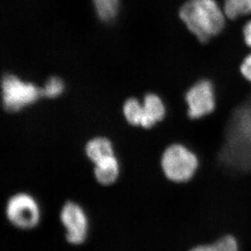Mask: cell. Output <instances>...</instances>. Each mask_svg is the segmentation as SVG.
<instances>
[{
    "label": "cell",
    "mask_w": 251,
    "mask_h": 251,
    "mask_svg": "<svg viewBox=\"0 0 251 251\" xmlns=\"http://www.w3.org/2000/svg\"><path fill=\"white\" fill-rule=\"evenodd\" d=\"M119 171L118 160L113 155L96 163L94 173L98 182L103 185H108L116 181L118 177Z\"/></svg>",
    "instance_id": "cell-8"
},
{
    "label": "cell",
    "mask_w": 251,
    "mask_h": 251,
    "mask_svg": "<svg viewBox=\"0 0 251 251\" xmlns=\"http://www.w3.org/2000/svg\"><path fill=\"white\" fill-rule=\"evenodd\" d=\"M180 17L200 43L218 35L227 18L216 0H188L180 8Z\"/></svg>",
    "instance_id": "cell-1"
},
{
    "label": "cell",
    "mask_w": 251,
    "mask_h": 251,
    "mask_svg": "<svg viewBox=\"0 0 251 251\" xmlns=\"http://www.w3.org/2000/svg\"><path fill=\"white\" fill-rule=\"evenodd\" d=\"M142 106L143 116L140 126L144 128H151L165 117L166 107L161 99L156 95L148 94L146 95Z\"/></svg>",
    "instance_id": "cell-7"
},
{
    "label": "cell",
    "mask_w": 251,
    "mask_h": 251,
    "mask_svg": "<svg viewBox=\"0 0 251 251\" xmlns=\"http://www.w3.org/2000/svg\"><path fill=\"white\" fill-rule=\"evenodd\" d=\"M159 162L164 177L176 184L190 181L199 167V159L196 153L179 142L165 147Z\"/></svg>",
    "instance_id": "cell-2"
},
{
    "label": "cell",
    "mask_w": 251,
    "mask_h": 251,
    "mask_svg": "<svg viewBox=\"0 0 251 251\" xmlns=\"http://www.w3.org/2000/svg\"><path fill=\"white\" fill-rule=\"evenodd\" d=\"M64 85L63 81L56 76L50 77L46 84L45 87L42 90V96L48 98H55L61 95L64 91Z\"/></svg>",
    "instance_id": "cell-14"
},
{
    "label": "cell",
    "mask_w": 251,
    "mask_h": 251,
    "mask_svg": "<svg viewBox=\"0 0 251 251\" xmlns=\"http://www.w3.org/2000/svg\"><path fill=\"white\" fill-rule=\"evenodd\" d=\"M85 151L88 158L95 164L114 155L112 142L103 137H97L90 140L85 145Z\"/></svg>",
    "instance_id": "cell-9"
},
{
    "label": "cell",
    "mask_w": 251,
    "mask_h": 251,
    "mask_svg": "<svg viewBox=\"0 0 251 251\" xmlns=\"http://www.w3.org/2000/svg\"><path fill=\"white\" fill-rule=\"evenodd\" d=\"M124 115L128 123L139 126L143 116V106L136 99H129L124 105Z\"/></svg>",
    "instance_id": "cell-13"
},
{
    "label": "cell",
    "mask_w": 251,
    "mask_h": 251,
    "mask_svg": "<svg viewBox=\"0 0 251 251\" xmlns=\"http://www.w3.org/2000/svg\"><path fill=\"white\" fill-rule=\"evenodd\" d=\"M223 10L230 20L251 15V0H225Z\"/></svg>",
    "instance_id": "cell-11"
},
{
    "label": "cell",
    "mask_w": 251,
    "mask_h": 251,
    "mask_svg": "<svg viewBox=\"0 0 251 251\" xmlns=\"http://www.w3.org/2000/svg\"><path fill=\"white\" fill-rule=\"evenodd\" d=\"M60 220L66 228V240L74 245L82 244L87 233V219L78 204L67 201L61 212Z\"/></svg>",
    "instance_id": "cell-6"
},
{
    "label": "cell",
    "mask_w": 251,
    "mask_h": 251,
    "mask_svg": "<svg viewBox=\"0 0 251 251\" xmlns=\"http://www.w3.org/2000/svg\"><path fill=\"white\" fill-rule=\"evenodd\" d=\"M243 37L247 45L251 48V20L247 22L243 28Z\"/></svg>",
    "instance_id": "cell-16"
},
{
    "label": "cell",
    "mask_w": 251,
    "mask_h": 251,
    "mask_svg": "<svg viewBox=\"0 0 251 251\" xmlns=\"http://www.w3.org/2000/svg\"><path fill=\"white\" fill-rule=\"evenodd\" d=\"M189 251H240L237 240L232 235H225L208 244L199 245Z\"/></svg>",
    "instance_id": "cell-10"
},
{
    "label": "cell",
    "mask_w": 251,
    "mask_h": 251,
    "mask_svg": "<svg viewBox=\"0 0 251 251\" xmlns=\"http://www.w3.org/2000/svg\"><path fill=\"white\" fill-rule=\"evenodd\" d=\"M7 219L16 227L29 229L39 222L40 212L35 200L27 194H17L7 201Z\"/></svg>",
    "instance_id": "cell-5"
},
{
    "label": "cell",
    "mask_w": 251,
    "mask_h": 251,
    "mask_svg": "<svg viewBox=\"0 0 251 251\" xmlns=\"http://www.w3.org/2000/svg\"><path fill=\"white\" fill-rule=\"evenodd\" d=\"M2 105L7 112H15L35 102L42 96V90L25 83L17 76L7 75L2 78Z\"/></svg>",
    "instance_id": "cell-3"
},
{
    "label": "cell",
    "mask_w": 251,
    "mask_h": 251,
    "mask_svg": "<svg viewBox=\"0 0 251 251\" xmlns=\"http://www.w3.org/2000/svg\"><path fill=\"white\" fill-rule=\"evenodd\" d=\"M100 19L108 22L116 17L118 11L119 0H93Z\"/></svg>",
    "instance_id": "cell-12"
},
{
    "label": "cell",
    "mask_w": 251,
    "mask_h": 251,
    "mask_svg": "<svg viewBox=\"0 0 251 251\" xmlns=\"http://www.w3.org/2000/svg\"><path fill=\"white\" fill-rule=\"evenodd\" d=\"M242 76L251 82V53L245 58L240 68Z\"/></svg>",
    "instance_id": "cell-15"
},
{
    "label": "cell",
    "mask_w": 251,
    "mask_h": 251,
    "mask_svg": "<svg viewBox=\"0 0 251 251\" xmlns=\"http://www.w3.org/2000/svg\"><path fill=\"white\" fill-rule=\"evenodd\" d=\"M187 115L191 120H200L216 111L217 97L213 85L207 80H201L188 90L185 95Z\"/></svg>",
    "instance_id": "cell-4"
}]
</instances>
